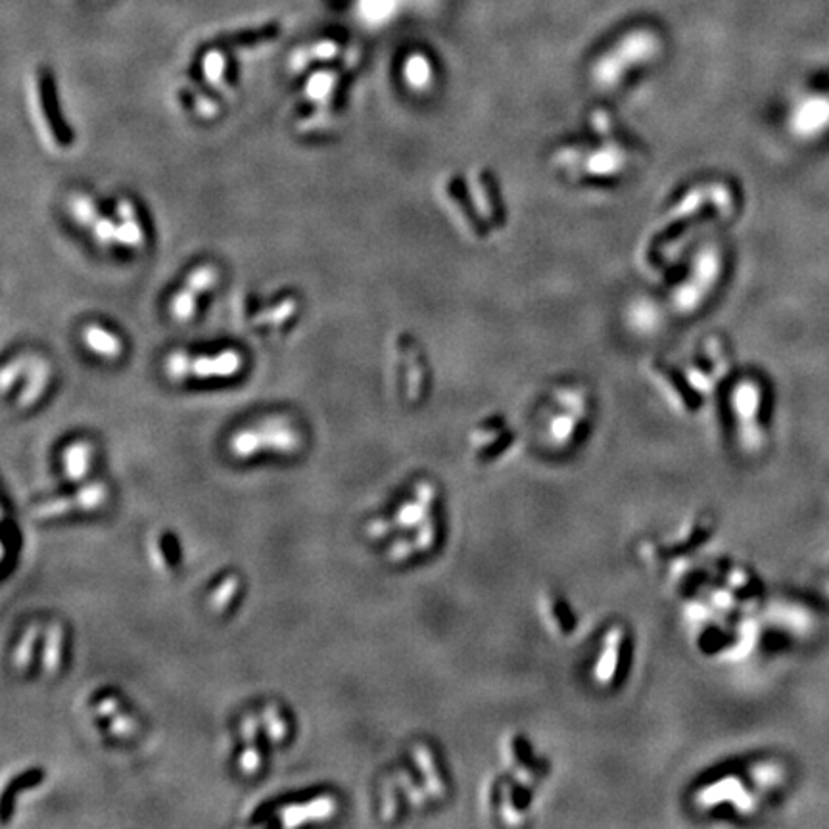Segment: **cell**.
Wrapping results in <instances>:
<instances>
[{
  "mask_svg": "<svg viewBox=\"0 0 829 829\" xmlns=\"http://www.w3.org/2000/svg\"><path fill=\"white\" fill-rule=\"evenodd\" d=\"M262 718L265 720V724H263L265 726V734H267V737H270L271 743H280V741L286 739L288 724L285 720V716L280 714V711L277 709L275 704H267Z\"/></svg>",
  "mask_w": 829,
  "mask_h": 829,
  "instance_id": "cell-28",
  "label": "cell"
},
{
  "mask_svg": "<svg viewBox=\"0 0 829 829\" xmlns=\"http://www.w3.org/2000/svg\"><path fill=\"white\" fill-rule=\"evenodd\" d=\"M202 73L204 79L212 85L213 89L223 91V94H229V58L223 51L219 48H212L207 51L202 58Z\"/></svg>",
  "mask_w": 829,
  "mask_h": 829,
  "instance_id": "cell-19",
  "label": "cell"
},
{
  "mask_svg": "<svg viewBox=\"0 0 829 829\" xmlns=\"http://www.w3.org/2000/svg\"><path fill=\"white\" fill-rule=\"evenodd\" d=\"M94 459V446L89 440L68 444L62 454V469L69 480H81L89 474Z\"/></svg>",
  "mask_w": 829,
  "mask_h": 829,
  "instance_id": "cell-18",
  "label": "cell"
},
{
  "mask_svg": "<svg viewBox=\"0 0 829 829\" xmlns=\"http://www.w3.org/2000/svg\"><path fill=\"white\" fill-rule=\"evenodd\" d=\"M198 294L189 290L187 286H181L175 294L169 300V315L179 323L190 321L198 311Z\"/></svg>",
  "mask_w": 829,
  "mask_h": 829,
  "instance_id": "cell-25",
  "label": "cell"
},
{
  "mask_svg": "<svg viewBox=\"0 0 829 829\" xmlns=\"http://www.w3.org/2000/svg\"><path fill=\"white\" fill-rule=\"evenodd\" d=\"M244 369V358L238 350H221L217 353H200L192 356L190 351H172L165 358L164 371L173 382H185L190 379L221 381L233 379Z\"/></svg>",
  "mask_w": 829,
  "mask_h": 829,
  "instance_id": "cell-5",
  "label": "cell"
},
{
  "mask_svg": "<svg viewBox=\"0 0 829 829\" xmlns=\"http://www.w3.org/2000/svg\"><path fill=\"white\" fill-rule=\"evenodd\" d=\"M336 83H338V77L334 71L331 69L315 71L306 83V96L315 104H325L333 96Z\"/></svg>",
  "mask_w": 829,
  "mask_h": 829,
  "instance_id": "cell-23",
  "label": "cell"
},
{
  "mask_svg": "<svg viewBox=\"0 0 829 829\" xmlns=\"http://www.w3.org/2000/svg\"><path fill=\"white\" fill-rule=\"evenodd\" d=\"M632 656V633L628 626L615 620L607 624L597 638L592 653L588 678L597 691L608 693L624 680L628 658Z\"/></svg>",
  "mask_w": 829,
  "mask_h": 829,
  "instance_id": "cell-4",
  "label": "cell"
},
{
  "mask_svg": "<svg viewBox=\"0 0 829 829\" xmlns=\"http://www.w3.org/2000/svg\"><path fill=\"white\" fill-rule=\"evenodd\" d=\"M404 79L413 91L429 89L434 79L432 62L421 52L409 54L404 64Z\"/></svg>",
  "mask_w": 829,
  "mask_h": 829,
  "instance_id": "cell-20",
  "label": "cell"
},
{
  "mask_svg": "<svg viewBox=\"0 0 829 829\" xmlns=\"http://www.w3.org/2000/svg\"><path fill=\"white\" fill-rule=\"evenodd\" d=\"M534 789L519 784L517 779L494 776L484 787L482 804L486 812L503 825H524L530 816Z\"/></svg>",
  "mask_w": 829,
  "mask_h": 829,
  "instance_id": "cell-6",
  "label": "cell"
},
{
  "mask_svg": "<svg viewBox=\"0 0 829 829\" xmlns=\"http://www.w3.org/2000/svg\"><path fill=\"white\" fill-rule=\"evenodd\" d=\"M759 406L761 399L753 386H741L734 396V413L739 421V440L745 451H757L762 444V434L759 429Z\"/></svg>",
  "mask_w": 829,
  "mask_h": 829,
  "instance_id": "cell-12",
  "label": "cell"
},
{
  "mask_svg": "<svg viewBox=\"0 0 829 829\" xmlns=\"http://www.w3.org/2000/svg\"><path fill=\"white\" fill-rule=\"evenodd\" d=\"M502 757L505 764V772L517 779L519 784L527 785L530 789H538L543 782V777L550 774V766L534 751L528 736L515 731L503 739L502 745Z\"/></svg>",
  "mask_w": 829,
  "mask_h": 829,
  "instance_id": "cell-10",
  "label": "cell"
},
{
  "mask_svg": "<svg viewBox=\"0 0 829 829\" xmlns=\"http://www.w3.org/2000/svg\"><path fill=\"white\" fill-rule=\"evenodd\" d=\"M658 39L649 31H633L628 33L613 51H608L600 62L595 64L593 76L595 81L601 85H616L622 79V73L628 68H636L656 54Z\"/></svg>",
  "mask_w": 829,
  "mask_h": 829,
  "instance_id": "cell-7",
  "label": "cell"
},
{
  "mask_svg": "<svg viewBox=\"0 0 829 829\" xmlns=\"http://www.w3.org/2000/svg\"><path fill=\"white\" fill-rule=\"evenodd\" d=\"M51 363L44 358L35 356V353L14 358L3 367V392L8 396L18 386V382H23L16 401L18 407L28 409L44 396L48 386H51Z\"/></svg>",
  "mask_w": 829,
  "mask_h": 829,
  "instance_id": "cell-8",
  "label": "cell"
},
{
  "mask_svg": "<svg viewBox=\"0 0 829 829\" xmlns=\"http://www.w3.org/2000/svg\"><path fill=\"white\" fill-rule=\"evenodd\" d=\"M303 436L288 417H270L240 429L229 440V451L237 459H252L258 454L292 455L302 449Z\"/></svg>",
  "mask_w": 829,
  "mask_h": 829,
  "instance_id": "cell-3",
  "label": "cell"
},
{
  "mask_svg": "<svg viewBox=\"0 0 829 829\" xmlns=\"http://www.w3.org/2000/svg\"><path fill=\"white\" fill-rule=\"evenodd\" d=\"M757 784L766 793L779 784L777 766L761 762L753 770L739 774L736 770H718L704 776L689 789V807L704 818H722V816H751L757 810L762 791L749 785Z\"/></svg>",
  "mask_w": 829,
  "mask_h": 829,
  "instance_id": "cell-1",
  "label": "cell"
},
{
  "mask_svg": "<svg viewBox=\"0 0 829 829\" xmlns=\"http://www.w3.org/2000/svg\"><path fill=\"white\" fill-rule=\"evenodd\" d=\"M46 648H44V656H43V668L46 672H56L62 664V656H64V628L60 624H51L48 626L46 633Z\"/></svg>",
  "mask_w": 829,
  "mask_h": 829,
  "instance_id": "cell-24",
  "label": "cell"
},
{
  "mask_svg": "<svg viewBox=\"0 0 829 829\" xmlns=\"http://www.w3.org/2000/svg\"><path fill=\"white\" fill-rule=\"evenodd\" d=\"M365 18L371 20H384L390 16L394 8V0H361Z\"/></svg>",
  "mask_w": 829,
  "mask_h": 829,
  "instance_id": "cell-32",
  "label": "cell"
},
{
  "mask_svg": "<svg viewBox=\"0 0 829 829\" xmlns=\"http://www.w3.org/2000/svg\"><path fill=\"white\" fill-rule=\"evenodd\" d=\"M238 590V578L235 575L225 576L219 586L210 593V605L215 611H223L235 600V593Z\"/></svg>",
  "mask_w": 829,
  "mask_h": 829,
  "instance_id": "cell-30",
  "label": "cell"
},
{
  "mask_svg": "<svg viewBox=\"0 0 829 829\" xmlns=\"http://www.w3.org/2000/svg\"><path fill=\"white\" fill-rule=\"evenodd\" d=\"M116 219L119 230V246L131 250L142 248L146 242V229L135 202L127 197H121L116 202Z\"/></svg>",
  "mask_w": 829,
  "mask_h": 829,
  "instance_id": "cell-15",
  "label": "cell"
},
{
  "mask_svg": "<svg viewBox=\"0 0 829 829\" xmlns=\"http://www.w3.org/2000/svg\"><path fill=\"white\" fill-rule=\"evenodd\" d=\"M29 96L35 109V117L43 127L46 141L54 149H66L71 142V133L64 117L60 116L54 81L48 69H36L29 79Z\"/></svg>",
  "mask_w": 829,
  "mask_h": 829,
  "instance_id": "cell-9",
  "label": "cell"
},
{
  "mask_svg": "<svg viewBox=\"0 0 829 829\" xmlns=\"http://www.w3.org/2000/svg\"><path fill=\"white\" fill-rule=\"evenodd\" d=\"M81 340L85 348H87L93 356L106 359V361H116L121 356H124V340L116 334L112 328H108L99 323H89L87 326H83L81 331Z\"/></svg>",
  "mask_w": 829,
  "mask_h": 829,
  "instance_id": "cell-16",
  "label": "cell"
},
{
  "mask_svg": "<svg viewBox=\"0 0 829 829\" xmlns=\"http://www.w3.org/2000/svg\"><path fill=\"white\" fill-rule=\"evenodd\" d=\"M109 497V490L104 482H93L83 486L81 490L71 497L48 499L31 509V515L36 519H54L68 513H83V511L101 509Z\"/></svg>",
  "mask_w": 829,
  "mask_h": 829,
  "instance_id": "cell-11",
  "label": "cell"
},
{
  "mask_svg": "<svg viewBox=\"0 0 829 829\" xmlns=\"http://www.w3.org/2000/svg\"><path fill=\"white\" fill-rule=\"evenodd\" d=\"M36 636H39V630H36V626H31L26 630V633H23L20 643H18V648L14 651V666L18 670H28L31 666V658H33V649H35V641H36Z\"/></svg>",
  "mask_w": 829,
  "mask_h": 829,
  "instance_id": "cell-29",
  "label": "cell"
},
{
  "mask_svg": "<svg viewBox=\"0 0 829 829\" xmlns=\"http://www.w3.org/2000/svg\"><path fill=\"white\" fill-rule=\"evenodd\" d=\"M68 212L71 215L73 221H76L79 227L91 230L93 225L99 221V217L102 215L99 205H96L94 198L89 197V194H71V198L68 202Z\"/></svg>",
  "mask_w": 829,
  "mask_h": 829,
  "instance_id": "cell-22",
  "label": "cell"
},
{
  "mask_svg": "<svg viewBox=\"0 0 829 829\" xmlns=\"http://www.w3.org/2000/svg\"><path fill=\"white\" fill-rule=\"evenodd\" d=\"M411 759L419 766L423 785L431 801H444V797L447 795V779L442 774V768L436 761L432 747L426 745V743H417V745L411 749Z\"/></svg>",
  "mask_w": 829,
  "mask_h": 829,
  "instance_id": "cell-14",
  "label": "cell"
},
{
  "mask_svg": "<svg viewBox=\"0 0 829 829\" xmlns=\"http://www.w3.org/2000/svg\"><path fill=\"white\" fill-rule=\"evenodd\" d=\"M336 812V801L333 797H315L303 804H288L280 810L283 825H300L333 818Z\"/></svg>",
  "mask_w": 829,
  "mask_h": 829,
  "instance_id": "cell-17",
  "label": "cell"
},
{
  "mask_svg": "<svg viewBox=\"0 0 829 829\" xmlns=\"http://www.w3.org/2000/svg\"><path fill=\"white\" fill-rule=\"evenodd\" d=\"M278 35V26L277 23H267V26L255 28V29H246L244 33H233L229 39L223 41V44L237 41L238 44H255V43H263V41H271Z\"/></svg>",
  "mask_w": 829,
  "mask_h": 829,
  "instance_id": "cell-31",
  "label": "cell"
},
{
  "mask_svg": "<svg viewBox=\"0 0 829 829\" xmlns=\"http://www.w3.org/2000/svg\"><path fill=\"white\" fill-rule=\"evenodd\" d=\"M219 277H221V273H219V270L213 263H202V265L194 267V270L187 275L182 286H187L189 290L197 292L198 296H202L205 294V292H210L212 288L217 286Z\"/></svg>",
  "mask_w": 829,
  "mask_h": 829,
  "instance_id": "cell-26",
  "label": "cell"
},
{
  "mask_svg": "<svg viewBox=\"0 0 829 829\" xmlns=\"http://www.w3.org/2000/svg\"><path fill=\"white\" fill-rule=\"evenodd\" d=\"M338 54L340 43H336L334 39H323L306 48H300V51L292 56V66L296 69H303L313 62H331V60L338 58Z\"/></svg>",
  "mask_w": 829,
  "mask_h": 829,
  "instance_id": "cell-21",
  "label": "cell"
},
{
  "mask_svg": "<svg viewBox=\"0 0 829 829\" xmlns=\"http://www.w3.org/2000/svg\"><path fill=\"white\" fill-rule=\"evenodd\" d=\"M296 313H298V300L294 296H285L283 300L273 303L271 308H267L263 313H260L258 319L262 321V325L278 326L290 319H294Z\"/></svg>",
  "mask_w": 829,
  "mask_h": 829,
  "instance_id": "cell-27",
  "label": "cell"
},
{
  "mask_svg": "<svg viewBox=\"0 0 829 829\" xmlns=\"http://www.w3.org/2000/svg\"><path fill=\"white\" fill-rule=\"evenodd\" d=\"M538 608L543 626L550 630L557 640H567L576 632V613L572 611V605L559 592H543L538 600Z\"/></svg>",
  "mask_w": 829,
  "mask_h": 829,
  "instance_id": "cell-13",
  "label": "cell"
},
{
  "mask_svg": "<svg viewBox=\"0 0 829 829\" xmlns=\"http://www.w3.org/2000/svg\"><path fill=\"white\" fill-rule=\"evenodd\" d=\"M438 503V487L431 480H419L413 486L411 495L401 502L392 519H374L367 524V534L373 540H382L392 530H414L411 547L414 557L432 551L440 540V524L434 515Z\"/></svg>",
  "mask_w": 829,
  "mask_h": 829,
  "instance_id": "cell-2",
  "label": "cell"
}]
</instances>
